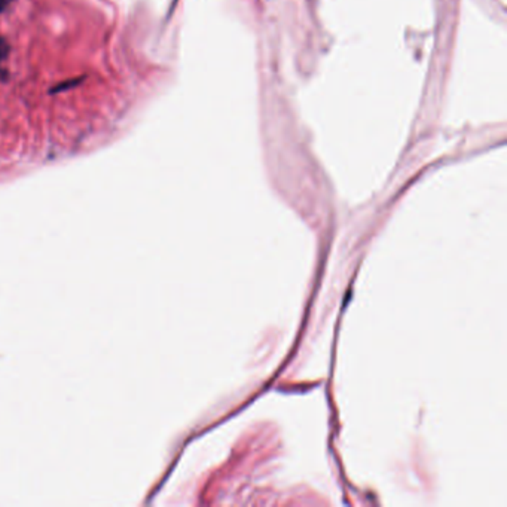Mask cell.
I'll use <instances>...</instances> for the list:
<instances>
[{
    "instance_id": "1",
    "label": "cell",
    "mask_w": 507,
    "mask_h": 507,
    "mask_svg": "<svg viewBox=\"0 0 507 507\" xmlns=\"http://www.w3.org/2000/svg\"><path fill=\"white\" fill-rule=\"evenodd\" d=\"M82 82V79H77V81H69V82H64V84H60V86H57L54 91H64L68 88H72V86H76V84Z\"/></svg>"
},
{
    "instance_id": "2",
    "label": "cell",
    "mask_w": 507,
    "mask_h": 507,
    "mask_svg": "<svg viewBox=\"0 0 507 507\" xmlns=\"http://www.w3.org/2000/svg\"><path fill=\"white\" fill-rule=\"evenodd\" d=\"M14 0H0V11H5Z\"/></svg>"
}]
</instances>
